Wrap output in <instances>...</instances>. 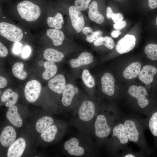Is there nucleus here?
Segmentation results:
<instances>
[{
	"label": "nucleus",
	"instance_id": "a878e982",
	"mask_svg": "<svg viewBox=\"0 0 157 157\" xmlns=\"http://www.w3.org/2000/svg\"><path fill=\"white\" fill-rule=\"evenodd\" d=\"M45 71L42 74V77L44 80H48L54 76L57 73V68L54 63L48 61L44 64Z\"/></svg>",
	"mask_w": 157,
	"mask_h": 157
},
{
	"label": "nucleus",
	"instance_id": "e433bc0d",
	"mask_svg": "<svg viewBox=\"0 0 157 157\" xmlns=\"http://www.w3.org/2000/svg\"><path fill=\"white\" fill-rule=\"evenodd\" d=\"M111 18L114 23H116L122 21L124 19V17L121 13H113Z\"/></svg>",
	"mask_w": 157,
	"mask_h": 157
},
{
	"label": "nucleus",
	"instance_id": "09e8293b",
	"mask_svg": "<svg viewBox=\"0 0 157 157\" xmlns=\"http://www.w3.org/2000/svg\"></svg>",
	"mask_w": 157,
	"mask_h": 157
},
{
	"label": "nucleus",
	"instance_id": "4c0bfd02",
	"mask_svg": "<svg viewBox=\"0 0 157 157\" xmlns=\"http://www.w3.org/2000/svg\"><path fill=\"white\" fill-rule=\"evenodd\" d=\"M8 53L7 48L1 42H0V56L1 57L6 56Z\"/></svg>",
	"mask_w": 157,
	"mask_h": 157
},
{
	"label": "nucleus",
	"instance_id": "c756f323",
	"mask_svg": "<svg viewBox=\"0 0 157 157\" xmlns=\"http://www.w3.org/2000/svg\"><path fill=\"white\" fill-rule=\"evenodd\" d=\"M57 132V128L55 125H52L41 133V137L46 142H50L55 139Z\"/></svg>",
	"mask_w": 157,
	"mask_h": 157
},
{
	"label": "nucleus",
	"instance_id": "2f4dec72",
	"mask_svg": "<svg viewBox=\"0 0 157 157\" xmlns=\"http://www.w3.org/2000/svg\"><path fill=\"white\" fill-rule=\"evenodd\" d=\"M144 52L148 58L153 61H157V44L151 43L145 47Z\"/></svg>",
	"mask_w": 157,
	"mask_h": 157
},
{
	"label": "nucleus",
	"instance_id": "2eb2a0df",
	"mask_svg": "<svg viewBox=\"0 0 157 157\" xmlns=\"http://www.w3.org/2000/svg\"><path fill=\"white\" fill-rule=\"evenodd\" d=\"M26 146L25 140L20 138L17 139L9 147L7 152L8 157H20L23 154Z\"/></svg>",
	"mask_w": 157,
	"mask_h": 157
},
{
	"label": "nucleus",
	"instance_id": "6ab92c4d",
	"mask_svg": "<svg viewBox=\"0 0 157 157\" xmlns=\"http://www.w3.org/2000/svg\"><path fill=\"white\" fill-rule=\"evenodd\" d=\"M6 117L13 125L20 127L22 125V120L18 112L17 107L15 105L10 107L6 114Z\"/></svg>",
	"mask_w": 157,
	"mask_h": 157
},
{
	"label": "nucleus",
	"instance_id": "a211bd4d",
	"mask_svg": "<svg viewBox=\"0 0 157 157\" xmlns=\"http://www.w3.org/2000/svg\"><path fill=\"white\" fill-rule=\"evenodd\" d=\"M93 58L90 52L81 53L76 59H72L69 61L71 67L74 68L78 67L83 65L90 64L92 63Z\"/></svg>",
	"mask_w": 157,
	"mask_h": 157
},
{
	"label": "nucleus",
	"instance_id": "a19ab883",
	"mask_svg": "<svg viewBox=\"0 0 157 157\" xmlns=\"http://www.w3.org/2000/svg\"><path fill=\"white\" fill-rule=\"evenodd\" d=\"M22 44L19 42H16L14 45L13 51V53L16 54L19 53L21 51Z\"/></svg>",
	"mask_w": 157,
	"mask_h": 157
},
{
	"label": "nucleus",
	"instance_id": "473e14b6",
	"mask_svg": "<svg viewBox=\"0 0 157 157\" xmlns=\"http://www.w3.org/2000/svg\"><path fill=\"white\" fill-rule=\"evenodd\" d=\"M82 78L85 84L88 87L92 88L95 85L94 79L88 70L85 69L83 71Z\"/></svg>",
	"mask_w": 157,
	"mask_h": 157
},
{
	"label": "nucleus",
	"instance_id": "423d86ee",
	"mask_svg": "<svg viewBox=\"0 0 157 157\" xmlns=\"http://www.w3.org/2000/svg\"><path fill=\"white\" fill-rule=\"evenodd\" d=\"M107 116L101 114L97 116L94 124L95 134L101 139L107 138L111 133L113 126L110 125Z\"/></svg>",
	"mask_w": 157,
	"mask_h": 157
},
{
	"label": "nucleus",
	"instance_id": "37998d69",
	"mask_svg": "<svg viewBox=\"0 0 157 157\" xmlns=\"http://www.w3.org/2000/svg\"><path fill=\"white\" fill-rule=\"evenodd\" d=\"M83 33L87 36L93 33L92 29L89 27L86 26L84 27L82 29Z\"/></svg>",
	"mask_w": 157,
	"mask_h": 157
},
{
	"label": "nucleus",
	"instance_id": "5701e85b",
	"mask_svg": "<svg viewBox=\"0 0 157 157\" xmlns=\"http://www.w3.org/2000/svg\"><path fill=\"white\" fill-rule=\"evenodd\" d=\"M43 56L47 61L53 63L61 61L64 57L63 54L51 48L46 49L43 53Z\"/></svg>",
	"mask_w": 157,
	"mask_h": 157
},
{
	"label": "nucleus",
	"instance_id": "f3484780",
	"mask_svg": "<svg viewBox=\"0 0 157 157\" xmlns=\"http://www.w3.org/2000/svg\"><path fill=\"white\" fill-rule=\"evenodd\" d=\"M77 88L71 84L66 85L62 92V102L65 106H69L71 103L74 96L78 92Z\"/></svg>",
	"mask_w": 157,
	"mask_h": 157
},
{
	"label": "nucleus",
	"instance_id": "c9c22d12",
	"mask_svg": "<svg viewBox=\"0 0 157 157\" xmlns=\"http://www.w3.org/2000/svg\"><path fill=\"white\" fill-rule=\"evenodd\" d=\"M102 35V33L101 31H97L90 35L87 36L86 40L90 43L92 42L98 38L101 37Z\"/></svg>",
	"mask_w": 157,
	"mask_h": 157
},
{
	"label": "nucleus",
	"instance_id": "4468645a",
	"mask_svg": "<svg viewBox=\"0 0 157 157\" xmlns=\"http://www.w3.org/2000/svg\"><path fill=\"white\" fill-rule=\"evenodd\" d=\"M16 133L15 129L12 126H7L5 127L0 136V142L3 147L10 146L15 141Z\"/></svg>",
	"mask_w": 157,
	"mask_h": 157
},
{
	"label": "nucleus",
	"instance_id": "f704fd0d",
	"mask_svg": "<svg viewBox=\"0 0 157 157\" xmlns=\"http://www.w3.org/2000/svg\"><path fill=\"white\" fill-rule=\"evenodd\" d=\"M91 0H75V6L80 11L86 10Z\"/></svg>",
	"mask_w": 157,
	"mask_h": 157
},
{
	"label": "nucleus",
	"instance_id": "7ed1b4c3",
	"mask_svg": "<svg viewBox=\"0 0 157 157\" xmlns=\"http://www.w3.org/2000/svg\"><path fill=\"white\" fill-rule=\"evenodd\" d=\"M128 92L130 96L136 99L137 106L135 113L148 116L151 113L148 108L150 104L146 89L141 86H131L129 88Z\"/></svg>",
	"mask_w": 157,
	"mask_h": 157
},
{
	"label": "nucleus",
	"instance_id": "20e7f679",
	"mask_svg": "<svg viewBox=\"0 0 157 157\" xmlns=\"http://www.w3.org/2000/svg\"><path fill=\"white\" fill-rule=\"evenodd\" d=\"M17 9L21 18L28 22L36 20L41 14L39 6L29 1L24 0L20 2L17 5Z\"/></svg>",
	"mask_w": 157,
	"mask_h": 157
},
{
	"label": "nucleus",
	"instance_id": "1a4fd4ad",
	"mask_svg": "<svg viewBox=\"0 0 157 157\" xmlns=\"http://www.w3.org/2000/svg\"><path fill=\"white\" fill-rule=\"evenodd\" d=\"M69 12L73 27L77 33L81 32L85 25L84 20L81 11L75 6H70Z\"/></svg>",
	"mask_w": 157,
	"mask_h": 157
},
{
	"label": "nucleus",
	"instance_id": "393cba45",
	"mask_svg": "<svg viewBox=\"0 0 157 157\" xmlns=\"http://www.w3.org/2000/svg\"><path fill=\"white\" fill-rule=\"evenodd\" d=\"M53 122V119L50 117L46 116L42 117L36 123V130L38 133H42L52 125Z\"/></svg>",
	"mask_w": 157,
	"mask_h": 157
},
{
	"label": "nucleus",
	"instance_id": "72a5a7b5",
	"mask_svg": "<svg viewBox=\"0 0 157 157\" xmlns=\"http://www.w3.org/2000/svg\"><path fill=\"white\" fill-rule=\"evenodd\" d=\"M122 151L119 155L120 157H143L145 156V155L141 151L137 152H135L133 151L129 147L122 150Z\"/></svg>",
	"mask_w": 157,
	"mask_h": 157
},
{
	"label": "nucleus",
	"instance_id": "aec40b11",
	"mask_svg": "<svg viewBox=\"0 0 157 157\" xmlns=\"http://www.w3.org/2000/svg\"><path fill=\"white\" fill-rule=\"evenodd\" d=\"M141 68V65L139 62H134L125 68L123 72V76L126 79L135 78L139 74Z\"/></svg>",
	"mask_w": 157,
	"mask_h": 157
},
{
	"label": "nucleus",
	"instance_id": "cd10ccee",
	"mask_svg": "<svg viewBox=\"0 0 157 157\" xmlns=\"http://www.w3.org/2000/svg\"><path fill=\"white\" fill-rule=\"evenodd\" d=\"M48 26L51 28L59 30L62 27V24L64 23V20L62 15L58 13L53 17H49L47 19Z\"/></svg>",
	"mask_w": 157,
	"mask_h": 157
},
{
	"label": "nucleus",
	"instance_id": "ea45409f",
	"mask_svg": "<svg viewBox=\"0 0 157 157\" xmlns=\"http://www.w3.org/2000/svg\"><path fill=\"white\" fill-rule=\"evenodd\" d=\"M31 52L30 48L28 46H26L23 49L22 56L24 58H26L29 56Z\"/></svg>",
	"mask_w": 157,
	"mask_h": 157
},
{
	"label": "nucleus",
	"instance_id": "6e6552de",
	"mask_svg": "<svg viewBox=\"0 0 157 157\" xmlns=\"http://www.w3.org/2000/svg\"><path fill=\"white\" fill-rule=\"evenodd\" d=\"M157 74V66L148 64L144 66L138 75L139 79L147 85L152 84Z\"/></svg>",
	"mask_w": 157,
	"mask_h": 157
},
{
	"label": "nucleus",
	"instance_id": "4be33fe9",
	"mask_svg": "<svg viewBox=\"0 0 157 157\" xmlns=\"http://www.w3.org/2000/svg\"><path fill=\"white\" fill-rule=\"evenodd\" d=\"M18 97V95L17 93L13 91L11 89L8 88L3 93L1 100L2 102L7 101L5 106L7 107H10L17 103Z\"/></svg>",
	"mask_w": 157,
	"mask_h": 157
},
{
	"label": "nucleus",
	"instance_id": "f257e3e1",
	"mask_svg": "<svg viewBox=\"0 0 157 157\" xmlns=\"http://www.w3.org/2000/svg\"><path fill=\"white\" fill-rule=\"evenodd\" d=\"M122 119L129 142L136 144L145 155L149 148L144 135L143 120L132 115H124Z\"/></svg>",
	"mask_w": 157,
	"mask_h": 157
},
{
	"label": "nucleus",
	"instance_id": "f03ea898",
	"mask_svg": "<svg viewBox=\"0 0 157 157\" xmlns=\"http://www.w3.org/2000/svg\"><path fill=\"white\" fill-rule=\"evenodd\" d=\"M122 116L113 126L111 132L110 146L115 153L128 148L129 142L122 122Z\"/></svg>",
	"mask_w": 157,
	"mask_h": 157
},
{
	"label": "nucleus",
	"instance_id": "ddd939ff",
	"mask_svg": "<svg viewBox=\"0 0 157 157\" xmlns=\"http://www.w3.org/2000/svg\"><path fill=\"white\" fill-rule=\"evenodd\" d=\"M78 140L76 138H72L66 141L64 143V149L70 155L74 156H82L84 153L83 148L79 146Z\"/></svg>",
	"mask_w": 157,
	"mask_h": 157
},
{
	"label": "nucleus",
	"instance_id": "b1692460",
	"mask_svg": "<svg viewBox=\"0 0 157 157\" xmlns=\"http://www.w3.org/2000/svg\"><path fill=\"white\" fill-rule=\"evenodd\" d=\"M47 35L53 41L55 46H59L63 43L65 36L63 32L56 29H49L47 32Z\"/></svg>",
	"mask_w": 157,
	"mask_h": 157
},
{
	"label": "nucleus",
	"instance_id": "39448f33",
	"mask_svg": "<svg viewBox=\"0 0 157 157\" xmlns=\"http://www.w3.org/2000/svg\"><path fill=\"white\" fill-rule=\"evenodd\" d=\"M0 34L8 40L15 42L20 41L23 36L20 28L14 24L6 22L0 23Z\"/></svg>",
	"mask_w": 157,
	"mask_h": 157
},
{
	"label": "nucleus",
	"instance_id": "7c9ffc66",
	"mask_svg": "<svg viewBox=\"0 0 157 157\" xmlns=\"http://www.w3.org/2000/svg\"><path fill=\"white\" fill-rule=\"evenodd\" d=\"M94 44L96 46L104 45L110 49H113L115 46L113 40L111 38L107 36L105 37H100L94 42Z\"/></svg>",
	"mask_w": 157,
	"mask_h": 157
},
{
	"label": "nucleus",
	"instance_id": "bb28decb",
	"mask_svg": "<svg viewBox=\"0 0 157 157\" xmlns=\"http://www.w3.org/2000/svg\"><path fill=\"white\" fill-rule=\"evenodd\" d=\"M148 116L147 122L143 119L144 123H147L145 126H147L153 136L157 138V111L150 113Z\"/></svg>",
	"mask_w": 157,
	"mask_h": 157
},
{
	"label": "nucleus",
	"instance_id": "f8f14e48",
	"mask_svg": "<svg viewBox=\"0 0 157 157\" xmlns=\"http://www.w3.org/2000/svg\"><path fill=\"white\" fill-rule=\"evenodd\" d=\"M101 90L105 94L109 96H113L115 93V79L110 73H104L101 79Z\"/></svg>",
	"mask_w": 157,
	"mask_h": 157
},
{
	"label": "nucleus",
	"instance_id": "a18cd8bd",
	"mask_svg": "<svg viewBox=\"0 0 157 157\" xmlns=\"http://www.w3.org/2000/svg\"><path fill=\"white\" fill-rule=\"evenodd\" d=\"M106 11L107 18L108 19L111 18L114 13L111 8L109 7H108L106 8Z\"/></svg>",
	"mask_w": 157,
	"mask_h": 157
},
{
	"label": "nucleus",
	"instance_id": "9d476101",
	"mask_svg": "<svg viewBox=\"0 0 157 157\" xmlns=\"http://www.w3.org/2000/svg\"><path fill=\"white\" fill-rule=\"evenodd\" d=\"M136 38L133 35L127 34L120 39L117 42L115 49L120 54L130 51L134 47Z\"/></svg>",
	"mask_w": 157,
	"mask_h": 157
},
{
	"label": "nucleus",
	"instance_id": "0eeeda50",
	"mask_svg": "<svg viewBox=\"0 0 157 157\" xmlns=\"http://www.w3.org/2000/svg\"><path fill=\"white\" fill-rule=\"evenodd\" d=\"M41 85L37 80H33L26 84L24 89V95L29 102H35L38 98L41 90Z\"/></svg>",
	"mask_w": 157,
	"mask_h": 157
},
{
	"label": "nucleus",
	"instance_id": "49530a36",
	"mask_svg": "<svg viewBox=\"0 0 157 157\" xmlns=\"http://www.w3.org/2000/svg\"><path fill=\"white\" fill-rule=\"evenodd\" d=\"M121 34L119 30H116L112 31L111 33V35L113 38H117L119 35Z\"/></svg>",
	"mask_w": 157,
	"mask_h": 157
},
{
	"label": "nucleus",
	"instance_id": "79ce46f5",
	"mask_svg": "<svg viewBox=\"0 0 157 157\" xmlns=\"http://www.w3.org/2000/svg\"><path fill=\"white\" fill-rule=\"evenodd\" d=\"M8 81L4 77L0 76V88H2L6 87L7 85Z\"/></svg>",
	"mask_w": 157,
	"mask_h": 157
},
{
	"label": "nucleus",
	"instance_id": "c03bdc74",
	"mask_svg": "<svg viewBox=\"0 0 157 157\" xmlns=\"http://www.w3.org/2000/svg\"><path fill=\"white\" fill-rule=\"evenodd\" d=\"M148 5L149 7L152 9L157 7V0H148Z\"/></svg>",
	"mask_w": 157,
	"mask_h": 157
},
{
	"label": "nucleus",
	"instance_id": "58836bf2",
	"mask_svg": "<svg viewBox=\"0 0 157 157\" xmlns=\"http://www.w3.org/2000/svg\"><path fill=\"white\" fill-rule=\"evenodd\" d=\"M126 25V21H122L121 22L115 23L113 25L114 28L116 30H120L124 27Z\"/></svg>",
	"mask_w": 157,
	"mask_h": 157
},
{
	"label": "nucleus",
	"instance_id": "dca6fc26",
	"mask_svg": "<svg viewBox=\"0 0 157 157\" xmlns=\"http://www.w3.org/2000/svg\"><path fill=\"white\" fill-rule=\"evenodd\" d=\"M48 86L52 91L58 94L62 93L66 86V80L64 76L59 74L50 80Z\"/></svg>",
	"mask_w": 157,
	"mask_h": 157
},
{
	"label": "nucleus",
	"instance_id": "412c9836",
	"mask_svg": "<svg viewBox=\"0 0 157 157\" xmlns=\"http://www.w3.org/2000/svg\"><path fill=\"white\" fill-rule=\"evenodd\" d=\"M88 9V17L91 20L98 24L103 23L104 17L99 12L97 3L96 1H93L89 5Z\"/></svg>",
	"mask_w": 157,
	"mask_h": 157
},
{
	"label": "nucleus",
	"instance_id": "de8ad7c7",
	"mask_svg": "<svg viewBox=\"0 0 157 157\" xmlns=\"http://www.w3.org/2000/svg\"><path fill=\"white\" fill-rule=\"evenodd\" d=\"M156 25L157 26V16L156 17Z\"/></svg>",
	"mask_w": 157,
	"mask_h": 157
},
{
	"label": "nucleus",
	"instance_id": "9b49d317",
	"mask_svg": "<svg viewBox=\"0 0 157 157\" xmlns=\"http://www.w3.org/2000/svg\"><path fill=\"white\" fill-rule=\"evenodd\" d=\"M95 106L90 101H84L81 104L78 111V115L82 121L86 122L91 120L95 113Z\"/></svg>",
	"mask_w": 157,
	"mask_h": 157
},
{
	"label": "nucleus",
	"instance_id": "c85d7f7f",
	"mask_svg": "<svg viewBox=\"0 0 157 157\" xmlns=\"http://www.w3.org/2000/svg\"><path fill=\"white\" fill-rule=\"evenodd\" d=\"M24 66L22 62H19L15 63L12 67L13 75L18 79L23 80L27 76V73L24 69Z\"/></svg>",
	"mask_w": 157,
	"mask_h": 157
}]
</instances>
